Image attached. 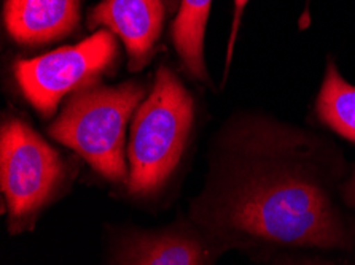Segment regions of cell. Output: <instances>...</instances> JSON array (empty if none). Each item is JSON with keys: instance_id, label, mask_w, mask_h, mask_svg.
Returning a JSON list of instances; mask_svg holds the SVG:
<instances>
[{"instance_id": "obj_2", "label": "cell", "mask_w": 355, "mask_h": 265, "mask_svg": "<svg viewBox=\"0 0 355 265\" xmlns=\"http://www.w3.org/2000/svg\"><path fill=\"white\" fill-rule=\"evenodd\" d=\"M195 102L180 78L159 67L153 88L134 113L129 135L128 194L153 199L171 181L185 153Z\"/></svg>"}, {"instance_id": "obj_4", "label": "cell", "mask_w": 355, "mask_h": 265, "mask_svg": "<svg viewBox=\"0 0 355 265\" xmlns=\"http://www.w3.org/2000/svg\"><path fill=\"white\" fill-rule=\"evenodd\" d=\"M69 181L62 156L28 122L10 118L0 134V188L8 232L19 235L61 196Z\"/></svg>"}, {"instance_id": "obj_11", "label": "cell", "mask_w": 355, "mask_h": 265, "mask_svg": "<svg viewBox=\"0 0 355 265\" xmlns=\"http://www.w3.org/2000/svg\"><path fill=\"white\" fill-rule=\"evenodd\" d=\"M261 265H355V262L351 259L328 257L313 251H293L272 256Z\"/></svg>"}, {"instance_id": "obj_13", "label": "cell", "mask_w": 355, "mask_h": 265, "mask_svg": "<svg viewBox=\"0 0 355 265\" xmlns=\"http://www.w3.org/2000/svg\"><path fill=\"white\" fill-rule=\"evenodd\" d=\"M247 3H249V0H234V23H233V32H231L230 53H228V56H231V50H233L234 39H236V35H238V29H239V23H241V16H242V12H244V8H245Z\"/></svg>"}, {"instance_id": "obj_5", "label": "cell", "mask_w": 355, "mask_h": 265, "mask_svg": "<svg viewBox=\"0 0 355 265\" xmlns=\"http://www.w3.org/2000/svg\"><path fill=\"white\" fill-rule=\"evenodd\" d=\"M116 35L99 29L73 46L15 62L13 73L24 99L42 116L55 115L64 97L93 88L116 59Z\"/></svg>"}, {"instance_id": "obj_6", "label": "cell", "mask_w": 355, "mask_h": 265, "mask_svg": "<svg viewBox=\"0 0 355 265\" xmlns=\"http://www.w3.org/2000/svg\"><path fill=\"white\" fill-rule=\"evenodd\" d=\"M218 256L190 223L126 229L114 239L110 265H215Z\"/></svg>"}, {"instance_id": "obj_1", "label": "cell", "mask_w": 355, "mask_h": 265, "mask_svg": "<svg viewBox=\"0 0 355 265\" xmlns=\"http://www.w3.org/2000/svg\"><path fill=\"white\" fill-rule=\"evenodd\" d=\"M340 162L306 132L247 124L215 161L188 219L220 257L242 251L266 261L293 251H355L343 208Z\"/></svg>"}, {"instance_id": "obj_10", "label": "cell", "mask_w": 355, "mask_h": 265, "mask_svg": "<svg viewBox=\"0 0 355 265\" xmlns=\"http://www.w3.org/2000/svg\"><path fill=\"white\" fill-rule=\"evenodd\" d=\"M315 115L330 131L355 145V86L343 78L331 59L315 100Z\"/></svg>"}, {"instance_id": "obj_7", "label": "cell", "mask_w": 355, "mask_h": 265, "mask_svg": "<svg viewBox=\"0 0 355 265\" xmlns=\"http://www.w3.org/2000/svg\"><path fill=\"white\" fill-rule=\"evenodd\" d=\"M166 8L163 0H102L89 13V27L104 26L125 43L128 67L142 70L153 56Z\"/></svg>"}, {"instance_id": "obj_12", "label": "cell", "mask_w": 355, "mask_h": 265, "mask_svg": "<svg viewBox=\"0 0 355 265\" xmlns=\"http://www.w3.org/2000/svg\"><path fill=\"white\" fill-rule=\"evenodd\" d=\"M340 196L344 207L355 213V165L349 175L344 178L340 188Z\"/></svg>"}, {"instance_id": "obj_9", "label": "cell", "mask_w": 355, "mask_h": 265, "mask_svg": "<svg viewBox=\"0 0 355 265\" xmlns=\"http://www.w3.org/2000/svg\"><path fill=\"white\" fill-rule=\"evenodd\" d=\"M212 0H182L172 24V42L187 72L196 80H206L204 35Z\"/></svg>"}, {"instance_id": "obj_3", "label": "cell", "mask_w": 355, "mask_h": 265, "mask_svg": "<svg viewBox=\"0 0 355 265\" xmlns=\"http://www.w3.org/2000/svg\"><path fill=\"white\" fill-rule=\"evenodd\" d=\"M144 97V86L136 81L83 89L67 102L48 132L56 142L73 149L104 180L128 186L126 129Z\"/></svg>"}, {"instance_id": "obj_8", "label": "cell", "mask_w": 355, "mask_h": 265, "mask_svg": "<svg viewBox=\"0 0 355 265\" xmlns=\"http://www.w3.org/2000/svg\"><path fill=\"white\" fill-rule=\"evenodd\" d=\"M3 21L16 43L40 46L77 29L80 0H5Z\"/></svg>"}]
</instances>
